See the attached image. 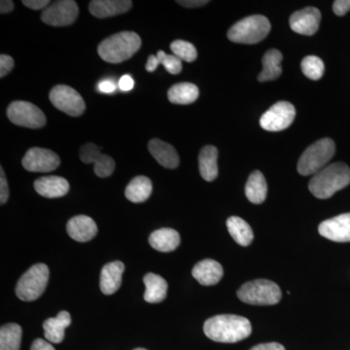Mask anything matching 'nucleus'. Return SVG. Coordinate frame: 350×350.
I'll use <instances>...</instances> for the list:
<instances>
[{"label":"nucleus","instance_id":"nucleus-7","mask_svg":"<svg viewBox=\"0 0 350 350\" xmlns=\"http://www.w3.org/2000/svg\"><path fill=\"white\" fill-rule=\"evenodd\" d=\"M49 269L45 264H36L27 269L18 282L16 295L20 300L36 301L47 287Z\"/></svg>","mask_w":350,"mask_h":350},{"label":"nucleus","instance_id":"nucleus-33","mask_svg":"<svg viewBox=\"0 0 350 350\" xmlns=\"http://www.w3.org/2000/svg\"><path fill=\"white\" fill-rule=\"evenodd\" d=\"M170 50L174 53V56L180 59L181 61L192 63L196 61L198 57L197 49L192 43L184 40H175L170 44Z\"/></svg>","mask_w":350,"mask_h":350},{"label":"nucleus","instance_id":"nucleus-31","mask_svg":"<svg viewBox=\"0 0 350 350\" xmlns=\"http://www.w3.org/2000/svg\"><path fill=\"white\" fill-rule=\"evenodd\" d=\"M22 328L16 323H9L0 329V350H20Z\"/></svg>","mask_w":350,"mask_h":350},{"label":"nucleus","instance_id":"nucleus-9","mask_svg":"<svg viewBox=\"0 0 350 350\" xmlns=\"http://www.w3.org/2000/svg\"><path fill=\"white\" fill-rule=\"evenodd\" d=\"M49 98L57 109L61 110L69 116H81L86 109V105L81 94L66 85H57L53 88L50 92Z\"/></svg>","mask_w":350,"mask_h":350},{"label":"nucleus","instance_id":"nucleus-29","mask_svg":"<svg viewBox=\"0 0 350 350\" xmlns=\"http://www.w3.org/2000/svg\"><path fill=\"white\" fill-rule=\"evenodd\" d=\"M153 191V185L148 177L137 176L126 186L125 195L126 199L131 202L139 204L150 198Z\"/></svg>","mask_w":350,"mask_h":350},{"label":"nucleus","instance_id":"nucleus-24","mask_svg":"<svg viewBox=\"0 0 350 350\" xmlns=\"http://www.w3.org/2000/svg\"><path fill=\"white\" fill-rule=\"evenodd\" d=\"M218 150L213 145H206L200 152L199 167L200 175L206 181L215 180L218 176Z\"/></svg>","mask_w":350,"mask_h":350},{"label":"nucleus","instance_id":"nucleus-6","mask_svg":"<svg viewBox=\"0 0 350 350\" xmlns=\"http://www.w3.org/2000/svg\"><path fill=\"white\" fill-rule=\"evenodd\" d=\"M238 297L239 300L248 305L273 306L280 303L282 290L271 280H257L239 288Z\"/></svg>","mask_w":350,"mask_h":350},{"label":"nucleus","instance_id":"nucleus-27","mask_svg":"<svg viewBox=\"0 0 350 350\" xmlns=\"http://www.w3.org/2000/svg\"><path fill=\"white\" fill-rule=\"evenodd\" d=\"M199 88L192 83H178L170 88L167 92V98L174 105H191L199 98Z\"/></svg>","mask_w":350,"mask_h":350},{"label":"nucleus","instance_id":"nucleus-4","mask_svg":"<svg viewBox=\"0 0 350 350\" xmlns=\"http://www.w3.org/2000/svg\"><path fill=\"white\" fill-rule=\"evenodd\" d=\"M336 145L331 138H322L310 145L301 156L298 172L304 176L317 174L335 155Z\"/></svg>","mask_w":350,"mask_h":350},{"label":"nucleus","instance_id":"nucleus-12","mask_svg":"<svg viewBox=\"0 0 350 350\" xmlns=\"http://www.w3.org/2000/svg\"><path fill=\"white\" fill-rule=\"evenodd\" d=\"M22 163L27 172H51L59 167L61 160L54 151L34 147L25 153Z\"/></svg>","mask_w":350,"mask_h":350},{"label":"nucleus","instance_id":"nucleus-3","mask_svg":"<svg viewBox=\"0 0 350 350\" xmlns=\"http://www.w3.org/2000/svg\"><path fill=\"white\" fill-rule=\"evenodd\" d=\"M142 47V38L133 31L113 34L98 45V53L107 63L120 64L131 59Z\"/></svg>","mask_w":350,"mask_h":350},{"label":"nucleus","instance_id":"nucleus-5","mask_svg":"<svg viewBox=\"0 0 350 350\" xmlns=\"http://www.w3.org/2000/svg\"><path fill=\"white\" fill-rule=\"evenodd\" d=\"M271 31V23L262 15H253L244 18L232 25L228 31V38L234 43L256 44Z\"/></svg>","mask_w":350,"mask_h":350},{"label":"nucleus","instance_id":"nucleus-21","mask_svg":"<svg viewBox=\"0 0 350 350\" xmlns=\"http://www.w3.org/2000/svg\"><path fill=\"white\" fill-rule=\"evenodd\" d=\"M123 262L115 261L105 265L101 269L100 273V290L105 295H112L118 291L122 284V275H123Z\"/></svg>","mask_w":350,"mask_h":350},{"label":"nucleus","instance_id":"nucleus-28","mask_svg":"<svg viewBox=\"0 0 350 350\" xmlns=\"http://www.w3.org/2000/svg\"><path fill=\"white\" fill-rule=\"evenodd\" d=\"M268 194V185L264 175L259 170L250 174L246 182L245 195L252 204H260L266 200Z\"/></svg>","mask_w":350,"mask_h":350},{"label":"nucleus","instance_id":"nucleus-41","mask_svg":"<svg viewBox=\"0 0 350 350\" xmlns=\"http://www.w3.org/2000/svg\"><path fill=\"white\" fill-rule=\"evenodd\" d=\"M98 89L101 93L112 94L114 93L115 90H116V85L112 81H110V80H105V81H101L100 84H98Z\"/></svg>","mask_w":350,"mask_h":350},{"label":"nucleus","instance_id":"nucleus-42","mask_svg":"<svg viewBox=\"0 0 350 350\" xmlns=\"http://www.w3.org/2000/svg\"><path fill=\"white\" fill-rule=\"evenodd\" d=\"M177 3L183 7H187V8H197V7L206 5L209 1H206V0H185V1H177Z\"/></svg>","mask_w":350,"mask_h":350},{"label":"nucleus","instance_id":"nucleus-44","mask_svg":"<svg viewBox=\"0 0 350 350\" xmlns=\"http://www.w3.org/2000/svg\"><path fill=\"white\" fill-rule=\"evenodd\" d=\"M159 64H160V62H159L158 57L151 55V56H149L148 62L146 64V70L149 72H153L158 68Z\"/></svg>","mask_w":350,"mask_h":350},{"label":"nucleus","instance_id":"nucleus-40","mask_svg":"<svg viewBox=\"0 0 350 350\" xmlns=\"http://www.w3.org/2000/svg\"><path fill=\"white\" fill-rule=\"evenodd\" d=\"M31 350H56L54 349L51 342H46L42 338H38L34 340L33 344L31 345Z\"/></svg>","mask_w":350,"mask_h":350},{"label":"nucleus","instance_id":"nucleus-32","mask_svg":"<svg viewBox=\"0 0 350 350\" xmlns=\"http://www.w3.org/2000/svg\"><path fill=\"white\" fill-rule=\"evenodd\" d=\"M301 68L304 75L314 81L321 79L325 71L323 62L317 56L306 57L301 62Z\"/></svg>","mask_w":350,"mask_h":350},{"label":"nucleus","instance_id":"nucleus-2","mask_svg":"<svg viewBox=\"0 0 350 350\" xmlns=\"http://www.w3.org/2000/svg\"><path fill=\"white\" fill-rule=\"evenodd\" d=\"M349 183L350 170L347 165L334 163L314 174L308 184V189L317 199L326 200Z\"/></svg>","mask_w":350,"mask_h":350},{"label":"nucleus","instance_id":"nucleus-18","mask_svg":"<svg viewBox=\"0 0 350 350\" xmlns=\"http://www.w3.org/2000/svg\"><path fill=\"white\" fill-rule=\"evenodd\" d=\"M34 189L39 195L48 199L64 197L69 191V183L66 178L56 175L44 176L34 182Z\"/></svg>","mask_w":350,"mask_h":350},{"label":"nucleus","instance_id":"nucleus-35","mask_svg":"<svg viewBox=\"0 0 350 350\" xmlns=\"http://www.w3.org/2000/svg\"><path fill=\"white\" fill-rule=\"evenodd\" d=\"M14 68V59L8 55L2 54L0 56V77L8 75Z\"/></svg>","mask_w":350,"mask_h":350},{"label":"nucleus","instance_id":"nucleus-46","mask_svg":"<svg viewBox=\"0 0 350 350\" xmlns=\"http://www.w3.org/2000/svg\"><path fill=\"white\" fill-rule=\"evenodd\" d=\"M133 350H147V349H133Z\"/></svg>","mask_w":350,"mask_h":350},{"label":"nucleus","instance_id":"nucleus-38","mask_svg":"<svg viewBox=\"0 0 350 350\" xmlns=\"http://www.w3.org/2000/svg\"><path fill=\"white\" fill-rule=\"evenodd\" d=\"M333 10L337 16H345L350 10V0H336Z\"/></svg>","mask_w":350,"mask_h":350},{"label":"nucleus","instance_id":"nucleus-11","mask_svg":"<svg viewBox=\"0 0 350 350\" xmlns=\"http://www.w3.org/2000/svg\"><path fill=\"white\" fill-rule=\"evenodd\" d=\"M79 8L73 0H59L50 4L41 14V21L52 27H66L77 19Z\"/></svg>","mask_w":350,"mask_h":350},{"label":"nucleus","instance_id":"nucleus-39","mask_svg":"<svg viewBox=\"0 0 350 350\" xmlns=\"http://www.w3.org/2000/svg\"><path fill=\"white\" fill-rule=\"evenodd\" d=\"M135 87V81L130 75L122 76L119 81V88L124 92H129Z\"/></svg>","mask_w":350,"mask_h":350},{"label":"nucleus","instance_id":"nucleus-26","mask_svg":"<svg viewBox=\"0 0 350 350\" xmlns=\"http://www.w3.org/2000/svg\"><path fill=\"white\" fill-rule=\"evenodd\" d=\"M282 54L278 50H269L262 57V70L258 76L260 82L273 81L282 73Z\"/></svg>","mask_w":350,"mask_h":350},{"label":"nucleus","instance_id":"nucleus-1","mask_svg":"<svg viewBox=\"0 0 350 350\" xmlns=\"http://www.w3.org/2000/svg\"><path fill=\"white\" fill-rule=\"evenodd\" d=\"M207 338L217 342L234 344L248 338L252 332L250 320L234 314H221L207 319L204 325Z\"/></svg>","mask_w":350,"mask_h":350},{"label":"nucleus","instance_id":"nucleus-8","mask_svg":"<svg viewBox=\"0 0 350 350\" xmlns=\"http://www.w3.org/2000/svg\"><path fill=\"white\" fill-rule=\"evenodd\" d=\"M7 116L15 125L25 128L40 129L46 124L42 110L27 101H13L7 108Z\"/></svg>","mask_w":350,"mask_h":350},{"label":"nucleus","instance_id":"nucleus-45","mask_svg":"<svg viewBox=\"0 0 350 350\" xmlns=\"http://www.w3.org/2000/svg\"><path fill=\"white\" fill-rule=\"evenodd\" d=\"M14 9V2L11 0H1L0 2V12L1 14L10 13Z\"/></svg>","mask_w":350,"mask_h":350},{"label":"nucleus","instance_id":"nucleus-25","mask_svg":"<svg viewBox=\"0 0 350 350\" xmlns=\"http://www.w3.org/2000/svg\"><path fill=\"white\" fill-rule=\"evenodd\" d=\"M145 284L144 300L147 303L157 304L165 300L167 294V283L162 276L149 273L144 278Z\"/></svg>","mask_w":350,"mask_h":350},{"label":"nucleus","instance_id":"nucleus-34","mask_svg":"<svg viewBox=\"0 0 350 350\" xmlns=\"http://www.w3.org/2000/svg\"><path fill=\"white\" fill-rule=\"evenodd\" d=\"M157 57H158L160 64H163V68L170 75H175L181 72L182 61L174 55H167L163 51L160 50L157 53Z\"/></svg>","mask_w":350,"mask_h":350},{"label":"nucleus","instance_id":"nucleus-16","mask_svg":"<svg viewBox=\"0 0 350 350\" xmlns=\"http://www.w3.org/2000/svg\"><path fill=\"white\" fill-rule=\"evenodd\" d=\"M66 230L69 237L79 243L91 241L98 234V226L96 222L86 215H77L68 221Z\"/></svg>","mask_w":350,"mask_h":350},{"label":"nucleus","instance_id":"nucleus-36","mask_svg":"<svg viewBox=\"0 0 350 350\" xmlns=\"http://www.w3.org/2000/svg\"><path fill=\"white\" fill-rule=\"evenodd\" d=\"M0 204H6L9 199V187L3 169H0Z\"/></svg>","mask_w":350,"mask_h":350},{"label":"nucleus","instance_id":"nucleus-15","mask_svg":"<svg viewBox=\"0 0 350 350\" xmlns=\"http://www.w3.org/2000/svg\"><path fill=\"white\" fill-rule=\"evenodd\" d=\"M321 13L315 7H306L297 11L290 17V27L292 31L303 36H313L319 31Z\"/></svg>","mask_w":350,"mask_h":350},{"label":"nucleus","instance_id":"nucleus-23","mask_svg":"<svg viewBox=\"0 0 350 350\" xmlns=\"http://www.w3.org/2000/svg\"><path fill=\"white\" fill-rule=\"evenodd\" d=\"M149 243L154 250L160 252H172L180 244V236L174 229L163 228L152 232L149 237Z\"/></svg>","mask_w":350,"mask_h":350},{"label":"nucleus","instance_id":"nucleus-20","mask_svg":"<svg viewBox=\"0 0 350 350\" xmlns=\"http://www.w3.org/2000/svg\"><path fill=\"white\" fill-rule=\"evenodd\" d=\"M149 152L157 162L165 169L174 170L179 165V156L172 145L154 138L148 144Z\"/></svg>","mask_w":350,"mask_h":350},{"label":"nucleus","instance_id":"nucleus-13","mask_svg":"<svg viewBox=\"0 0 350 350\" xmlns=\"http://www.w3.org/2000/svg\"><path fill=\"white\" fill-rule=\"evenodd\" d=\"M80 159L83 163H94V174L100 178L110 176L115 170L114 160L100 152V147L94 144L83 145L80 149Z\"/></svg>","mask_w":350,"mask_h":350},{"label":"nucleus","instance_id":"nucleus-14","mask_svg":"<svg viewBox=\"0 0 350 350\" xmlns=\"http://www.w3.org/2000/svg\"><path fill=\"white\" fill-rule=\"evenodd\" d=\"M319 234L323 238L336 243L350 241V213L340 214L336 217L323 221L319 227Z\"/></svg>","mask_w":350,"mask_h":350},{"label":"nucleus","instance_id":"nucleus-43","mask_svg":"<svg viewBox=\"0 0 350 350\" xmlns=\"http://www.w3.org/2000/svg\"><path fill=\"white\" fill-rule=\"evenodd\" d=\"M250 350H285L284 347L278 342H268V344L258 345Z\"/></svg>","mask_w":350,"mask_h":350},{"label":"nucleus","instance_id":"nucleus-19","mask_svg":"<svg viewBox=\"0 0 350 350\" xmlns=\"http://www.w3.org/2000/svg\"><path fill=\"white\" fill-rule=\"evenodd\" d=\"M195 280L204 286L217 284L224 275L222 266L215 260L206 259L198 262L192 271Z\"/></svg>","mask_w":350,"mask_h":350},{"label":"nucleus","instance_id":"nucleus-22","mask_svg":"<svg viewBox=\"0 0 350 350\" xmlns=\"http://www.w3.org/2000/svg\"><path fill=\"white\" fill-rule=\"evenodd\" d=\"M71 324L69 312L63 310L54 319L46 320L43 323L46 340L52 344H61L64 338V331Z\"/></svg>","mask_w":350,"mask_h":350},{"label":"nucleus","instance_id":"nucleus-30","mask_svg":"<svg viewBox=\"0 0 350 350\" xmlns=\"http://www.w3.org/2000/svg\"><path fill=\"white\" fill-rule=\"evenodd\" d=\"M227 228L232 238L241 246H248L254 239L250 224L238 216H232L227 220Z\"/></svg>","mask_w":350,"mask_h":350},{"label":"nucleus","instance_id":"nucleus-10","mask_svg":"<svg viewBox=\"0 0 350 350\" xmlns=\"http://www.w3.org/2000/svg\"><path fill=\"white\" fill-rule=\"evenodd\" d=\"M296 116L294 105L287 101H280L262 115L260 125L269 131L286 130L293 123Z\"/></svg>","mask_w":350,"mask_h":350},{"label":"nucleus","instance_id":"nucleus-37","mask_svg":"<svg viewBox=\"0 0 350 350\" xmlns=\"http://www.w3.org/2000/svg\"><path fill=\"white\" fill-rule=\"evenodd\" d=\"M23 4L32 10H45L50 5L49 0H23Z\"/></svg>","mask_w":350,"mask_h":350},{"label":"nucleus","instance_id":"nucleus-17","mask_svg":"<svg viewBox=\"0 0 350 350\" xmlns=\"http://www.w3.org/2000/svg\"><path fill=\"white\" fill-rule=\"evenodd\" d=\"M131 6L130 0H93L89 3V11L94 17L105 19L128 12Z\"/></svg>","mask_w":350,"mask_h":350}]
</instances>
